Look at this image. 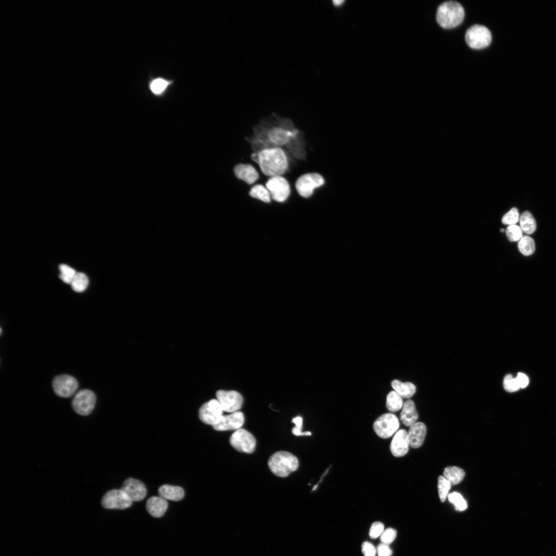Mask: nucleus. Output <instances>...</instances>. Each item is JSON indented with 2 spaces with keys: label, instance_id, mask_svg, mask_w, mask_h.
I'll return each instance as SVG.
<instances>
[{
  "label": "nucleus",
  "instance_id": "nucleus-1",
  "mask_svg": "<svg viewBox=\"0 0 556 556\" xmlns=\"http://www.w3.org/2000/svg\"><path fill=\"white\" fill-rule=\"evenodd\" d=\"M256 161L262 172L272 177L283 175L288 168L287 157L279 147L262 150L258 154Z\"/></svg>",
  "mask_w": 556,
  "mask_h": 556
},
{
  "label": "nucleus",
  "instance_id": "nucleus-2",
  "mask_svg": "<svg viewBox=\"0 0 556 556\" xmlns=\"http://www.w3.org/2000/svg\"><path fill=\"white\" fill-rule=\"evenodd\" d=\"M464 18V9L456 2H446L438 8L437 22L444 29H450L458 27L463 23Z\"/></svg>",
  "mask_w": 556,
  "mask_h": 556
},
{
  "label": "nucleus",
  "instance_id": "nucleus-3",
  "mask_svg": "<svg viewBox=\"0 0 556 556\" xmlns=\"http://www.w3.org/2000/svg\"><path fill=\"white\" fill-rule=\"evenodd\" d=\"M269 467L275 475L286 477L299 467L298 458L292 454L280 451L272 455L269 461Z\"/></svg>",
  "mask_w": 556,
  "mask_h": 556
},
{
  "label": "nucleus",
  "instance_id": "nucleus-4",
  "mask_svg": "<svg viewBox=\"0 0 556 556\" xmlns=\"http://www.w3.org/2000/svg\"><path fill=\"white\" fill-rule=\"evenodd\" d=\"M465 40L468 46L472 49L480 50L488 47L492 41L490 31L486 27L474 25L466 32Z\"/></svg>",
  "mask_w": 556,
  "mask_h": 556
},
{
  "label": "nucleus",
  "instance_id": "nucleus-5",
  "mask_svg": "<svg viewBox=\"0 0 556 556\" xmlns=\"http://www.w3.org/2000/svg\"><path fill=\"white\" fill-rule=\"evenodd\" d=\"M324 183L323 177L318 173H308L303 175L297 180L296 189L299 195L308 198L313 194L314 190Z\"/></svg>",
  "mask_w": 556,
  "mask_h": 556
},
{
  "label": "nucleus",
  "instance_id": "nucleus-6",
  "mask_svg": "<svg viewBox=\"0 0 556 556\" xmlns=\"http://www.w3.org/2000/svg\"><path fill=\"white\" fill-rule=\"evenodd\" d=\"M400 423L394 414L387 413L381 415L375 422L374 430L377 435L384 439L392 437L398 432Z\"/></svg>",
  "mask_w": 556,
  "mask_h": 556
},
{
  "label": "nucleus",
  "instance_id": "nucleus-7",
  "mask_svg": "<svg viewBox=\"0 0 556 556\" xmlns=\"http://www.w3.org/2000/svg\"><path fill=\"white\" fill-rule=\"evenodd\" d=\"M97 398L94 393L89 390L80 391L72 402L73 410L81 416H88L93 411Z\"/></svg>",
  "mask_w": 556,
  "mask_h": 556
},
{
  "label": "nucleus",
  "instance_id": "nucleus-8",
  "mask_svg": "<svg viewBox=\"0 0 556 556\" xmlns=\"http://www.w3.org/2000/svg\"><path fill=\"white\" fill-rule=\"evenodd\" d=\"M230 444L238 451L247 454L253 453L256 447L254 436L243 429H239L233 433L230 438Z\"/></svg>",
  "mask_w": 556,
  "mask_h": 556
},
{
  "label": "nucleus",
  "instance_id": "nucleus-9",
  "mask_svg": "<svg viewBox=\"0 0 556 556\" xmlns=\"http://www.w3.org/2000/svg\"><path fill=\"white\" fill-rule=\"evenodd\" d=\"M266 187L273 200L279 203L285 202L291 193L287 180L281 176L271 178L266 183Z\"/></svg>",
  "mask_w": 556,
  "mask_h": 556
},
{
  "label": "nucleus",
  "instance_id": "nucleus-10",
  "mask_svg": "<svg viewBox=\"0 0 556 556\" xmlns=\"http://www.w3.org/2000/svg\"><path fill=\"white\" fill-rule=\"evenodd\" d=\"M223 412L218 400L213 399L201 407L199 410V417L203 423L213 427L221 422L224 416Z\"/></svg>",
  "mask_w": 556,
  "mask_h": 556
},
{
  "label": "nucleus",
  "instance_id": "nucleus-11",
  "mask_svg": "<svg viewBox=\"0 0 556 556\" xmlns=\"http://www.w3.org/2000/svg\"><path fill=\"white\" fill-rule=\"evenodd\" d=\"M102 506L108 509H125L130 507L132 501L121 489H114L108 491L102 500Z\"/></svg>",
  "mask_w": 556,
  "mask_h": 556
},
{
  "label": "nucleus",
  "instance_id": "nucleus-12",
  "mask_svg": "<svg viewBox=\"0 0 556 556\" xmlns=\"http://www.w3.org/2000/svg\"><path fill=\"white\" fill-rule=\"evenodd\" d=\"M216 396L224 412L227 413L238 412L244 401L242 395L235 391L220 390L217 392Z\"/></svg>",
  "mask_w": 556,
  "mask_h": 556
},
{
  "label": "nucleus",
  "instance_id": "nucleus-13",
  "mask_svg": "<svg viewBox=\"0 0 556 556\" xmlns=\"http://www.w3.org/2000/svg\"><path fill=\"white\" fill-rule=\"evenodd\" d=\"M52 387L57 396L62 398H70L74 395L78 390L79 384L74 377L63 375L54 379Z\"/></svg>",
  "mask_w": 556,
  "mask_h": 556
},
{
  "label": "nucleus",
  "instance_id": "nucleus-14",
  "mask_svg": "<svg viewBox=\"0 0 556 556\" xmlns=\"http://www.w3.org/2000/svg\"><path fill=\"white\" fill-rule=\"evenodd\" d=\"M121 489L132 502L143 500L147 494V490L144 484L140 481L132 478L127 479L123 483Z\"/></svg>",
  "mask_w": 556,
  "mask_h": 556
},
{
  "label": "nucleus",
  "instance_id": "nucleus-15",
  "mask_svg": "<svg viewBox=\"0 0 556 556\" xmlns=\"http://www.w3.org/2000/svg\"><path fill=\"white\" fill-rule=\"evenodd\" d=\"M245 421L243 413L237 412L231 415L224 416L221 422L213 426L217 431H227L238 430L241 429Z\"/></svg>",
  "mask_w": 556,
  "mask_h": 556
},
{
  "label": "nucleus",
  "instance_id": "nucleus-16",
  "mask_svg": "<svg viewBox=\"0 0 556 556\" xmlns=\"http://www.w3.org/2000/svg\"><path fill=\"white\" fill-rule=\"evenodd\" d=\"M410 446L408 433L406 430L401 429L394 436L390 449L395 457H401L408 453Z\"/></svg>",
  "mask_w": 556,
  "mask_h": 556
},
{
  "label": "nucleus",
  "instance_id": "nucleus-17",
  "mask_svg": "<svg viewBox=\"0 0 556 556\" xmlns=\"http://www.w3.org/2000/svg\"><path fill=\"white\" fill-rule=\"evenodd\" d=\"M236 176L248 184L255 183L259 178L256 168L250 164L240 163L234 168Z\"/></svg>",
  "mask_w": 556,
  "mask_h": 556
},
{
  "label": "nucleus",
  "instance_id": "nucleus-18",
  "mask_svg": "<svg viewBox=\"0 0 556 556\" xmlns=\"http://www.w3.org/2000/svg\"><path fill=\"white\" fill-rule=\"evenodd\" d=\"M426 433V427L422 423H417L411 427L408 432L410 446L414 449L421 447L424 443Z\"/></svg>",
  "mask_w": 556,
  "mask_h": 556
},
{
  "label": "nucleus",
  "instance_id": "nucleus-19",
  "mask_svg": "<svg viewBox=\"0 0 556 556\" xmlns=\"http://www.w3.org/2000/svg\"><path fill=\"white\" fill-rule=\"evenodd\" d=\"M147 512L153 517H160L164 515L168 508L166 500L161 496L150 497L146 504Z\"/></svg>",
  "mask_w": 556,
  "mask_h": 556
},
{
  "label": "nucleus",
  "instance_id": "nucleus-20",
  "mask_svg": "<svg viewBox=\"0 0 556 556\" xmlns=\"http://www.w3.org/2000/svg\"><path fill=\"white\" fill-rule=\"evenodd\" d=\"M402 409L400 419L404 425L411 427L417 423L419 415L413 401H406Z\"/></svg>",
  "mask_w": 556,
  "mask_h": 556
},
{
  "label": "nucleus",
  "instance_id": "nucleus-21",
  "mask_svg": "<svg viewBox=\"0 0 556 556\" xmlns=\"http://www.w3.org/2000/svg\"><path fill=\"white\" fill-rule=\"evenodd\" d=\"M158 493L161 497L173 501H179L184 496L183 488L169 485L161 486L158 490Z\"/></svg>",
  "mask_w": 556,
  "mask_h": 556
},
{
  "label": "nucleus",
  "instance_id": "nucleus-22",
  "mask_svg": "<svg viewBox=\"0 0 556 556\" xmlns=\"http://www.w3.org/2000/svg\"><path fill=\"white\" fill-rule=\"evenodd\" d=\"M392 387L403 398L410 399L416 393V388L414 385L410 382H402L401 381L395 380L391 384Z\"/></svg>",
  "mask_w": 556,
  "mask_h": 556
},
{
  "label": "nucleus",
  "instance_id": "nucleus-23",
  "mask_svg": "<svg viewBox=\"0 0 556 556\" xmlns=\"http://www.w3.org/2000/svg\"><path fill=\"white\" fill-rule=\"evenodd\" d=\"M519 222L520 227L525 234L530 235L535 232L536 229V221L529 212H524L520 216Z\"/></svg>",
  "mask_w": 556,
  "mask_h": 556
},
{
  "label": "nucleus",
  "instance_id": "nucleus-24",
  "mask_svg": "<svg viewBox=\"0 0 556 556\" xmlns=\"http://www.w3.org/2000/svg\"><path fill=\"white\" fill-rule=\"evenodd\" d=\"M444 476L450 482L452 485H456L464 480L465 472L462 469L457 467H448L444 471Z\"/></svg>",
  "mask_w": 556,
  "mask_h": 556
},
{
  "label": "nucleus",
  "instance_id": "nucleus-25",
  "mask_svg": "<svg viewBox=\"0 0 556 556\" xmlns=\"http://www.w3.org/2000/svg\"><path fill=\"white\" fill-rule=\"evenodd\" d=\"M404 404L403 398L396 392L391 391L387 398V407L389 411L396 413L401 410Z\"/></svg>",
  "mask_w": 556,
  "mask_h": 556
},
{
  "label": "nucleus",
  "instance_id": "nucleus-26",
  "mask_svg": "<svg viewBox=\"0 0 556 556\" xmlns=\"http://www.w3.org/2000/svg\"><path fill=\"white\" fill-rule=\"evenodd\" d=\"M250 196L264 203H269L271 201V194L267 189L262 184H257L253 187L249 193Z\"/></svg>",
  "mask_w": 556,
  "mask_h": 556
},
{
  "label": "nucleus",
  "instance_id": "nucleus-27",
  "mask_svg": "<svg viewBox=\"0 0 556 556\" xmlns=\"http://www.w3.org/2000/svg\"><path fill=\"white\" fill-rule=\"evenodd\" d=\"M289 132V131L284 129L275 128L269 133V137L274 143L278 145H283L289 141L290 137Z\"/></svg>",
  "mask_w": 556,
  "mask_h": 556
},
{
  "label": "nucleus",
  "instance_id": "nucleus-28",
  "mask_svg": "<svg viewBox=\"0 0 556 556\" xmlns=\"http://www.w3.org/2000/svg\"><path fill=\"white\" fill-rule=\"evenodd\" d=\"M518 248L520 253L525 256L532 255L535 249L533 239L528 236H524L518 242Z\"/></svg>",
  "mask_w": 556,
  "mask_h": 556
},
{
  "label": "nucleus",
  "instance_id": "nucleus-29",
  "mask_svg": "<svg viewBox=\"0 0 556 556\" xmlns=\"http://www.w3.org/2000/svg\"><path fill=\"white\" fill-rule=\"evenodd\" d=\"M89 285V279L86 275L82 273H77L71 285L76 292L81 293L86 290Z\"/></svg>",
  "mask_w": 556,
  "mask_h": 556
},
{
  "label": "nucleus",
  "instance_id": "nucleus-30",
  "mask_svg": "<svg viewBox=\"0 0 556 556\" xmlns=\"http://www.w3.org/2000/svg\"><path fill=\"white\" fill-rule=\"evenodd\" d=\"M452 484L444 476H439L438 480V489L440 501L444 503L451 489Z\"/></svg>",
  "mask_w": 556,
  "mask_h": 556
},
{
  "label": "nucleus",
  "instance_id": "nucleus-31",
  "mask_svg": "<svg viewBox=\"0 0 556 556\" xmlns=\"http://www.w3.org/2000/svg\"><path fill=\"white\" fill-rule=\"evenodd\" d=\"M60 270L61 272L60 277L61 280L67 284H71L77 272L73 269L65 264H61L60 266Z\"/></svg>",
  "mask_w": 556,
  "mask_h": 556
},
{
  "label": "nucleus",
  "instance_id": "nucleus-32",
  "mask_svg": "<svg viewBox=\"0 0 556 556\" xmlns=\"http://www.w3.org/2000/svg\"><path fill=\"white\" fill-rule=\"evenodd\" d=\"M449 501L453 503L457 510L464 511L467 508L466 501L459 493L454 492L448 495Z\"/></svg>",
  "mask_w": 556,
  "mask_h": 556
},
{
  "label": "nucleus",
  "instance_id": "nucleus-33",
  "mask_svg": "<svg viewBox=\"0 0 556 556\" xmlns=\"http://www.w3.org/2000/svg\"><path fill=\"white\" fill-rule=\"evenodd\" d=\"M506 235L510 242L519 241L523 236L521 227L516 225L509 226L506 230Z\"/></svg>",
  "mask_w": 556,
  "mask_h": 556
},
{
  "label": "nucleus",
  "instance_id": "nucleus-34",
  "mask_svg": "<svg viewBox=\"0 0 556 556\" xmlns=\"http://www.w3.org/2000/svg\"><path fill=\"white\" fill-rule=\"evenodd\" d=\"M520 214L517 209L513 208L505 214L502 218V223L509 226L515 225L520 220Z\"/></svg>",
  "mask_w": 556,
  "mask_h": 556
},
{
  "label": "nucleus",
  "instance_id": "nucleus-35",
  "mask_svg": "<svg viewBox=\"0 0 556 556\" xmlns=\"http://www.w3.org/2000/svg\"><path fill=\"white\" fill-rule=\"evenodd\" d=\"M169 85V82L163 79H157L152 81L150 88L153 93L160 94L163 92Z\"/></svg>",
  "mask_w": 556,
  "mask_h": 556
},
{
  "label": "nucleus",
  "instance_id": "nucleus-36",
  "mask_svg": "<svg viewBox=\"0 0 556 556\" xmlns=\"http://www.w3.org/2000/svg\"><path fill=\"white\" fill-rule=\"evenodd\" d=\"M504 389L508 392L512 393L518 391L520 387L516 378L511 375L506 376L503 381Z\"/></svg>",
  "mask_w": 556,
  "mask_h": 556
},
{
  "label": "nucleus",
  "instance_id": "nucleus-37",
  "mask_svg": "<svg viewBox=\"0 0 556 556\" xmlns=\"http://www.w3.org/2000/svg\"><path fill=\"white\" fill-rule=\"evenodd\" d=\"M397 532L396 530L392 528H389L385 530L380 536L382 543L390 545L392 544L397 537Z\"/></svg>",
  "mask_w": 556,
  "mask_h": 556
},
{
  "label": "nucleus",
  "instance_id": "nucleus-38",
  "mask_svg": "<svg viewBox=\"0 0 556 556\" xmlns=\"http://www.w3.org/2000/svg\"><path fill=\"white\" fill-rule=\"evenodd\" d=\"M385 530V525L382 523L380 522H375L370 527L369 536L373 539H377L381 536Z\"/></svg>",
  "mask_w": 556,
  "mask_h": 556
},
{
  "label": "nucleus",
  "instance_id": "nucleus-39",
  "mask_svg": "<svg viewBox=\"0 0 556 556\" xmlns=\"http://www.w3.org/2000/svg\"><path fill=\"white\" fill-rule=\"evenodd\" d=\"M302 422L303 420L301 417H297L293 419L292 423L295 424L296 427L293 429L292 433L296 436H311L312 433L310 432H302Z\"/></svg>",
  "mask_w": 556,
  "mask_h": 556
},
{
  "label": "nucleus",
  "instance_id": "nucleus-40",
  "mask_svg": "<svg viewBox=\"0 0 556 556\" xmlns=\"http://www.w3.org/2000/svg\"><path fill=\"white\" fill-rule=\"evenodd\" d=\"M361 548L365 556H376L377 553V548L374 544L369 542H363Z\"/></svg>",
  "mask_w": 556,
  "mask_h": 556
},
{
  "label": "nucleus",
  "instance_id": "nucleus-41",
  "mask_svg": "<svg viewBox=\"0 0 556 556\" xmlns=\"http://www.w3.org/2000/svg\"><path fill=\"white\" fill-rule=\"evenodd\" d=\"M377 549L378 556H392L393 554V551L389 545L383 543L379 544Z\"/></svg>",
  "mask_w": 556,
  "mask_h": 556
},
{
  "label": "nucleus",
  "instance_id": "nucleus-42",
  "mask_svg": "<svg viewBox=\"0 0 556 556\" xmlns=\"http://www.w3.org/2000/svg\"><path fill=\"white\" fill-rule=\"evenodd\" d=\"M516 379L520 388H525L528 386L529 380L528 377L522 373H519Z\"/></svg>",
  "mask_w": 556,
  "mask_h": 556
},
{
  "label": "nucleus",
  "instance_id": "nucleus-43",
  "mask_svg": "<svg viewBox=\"0 0 556 556\" xmlns=\"http://www.w3.org/2000/svg\"><path fill=\"white\" fill-rule=\"evenodd\" d=\"M317 487H318V485H316V486H315L314 487V488L313 489V490H316V488H317Z\"/></svg>",
  "mask_w": 556,
  "mask_h": 556
},
{
  "label": "nucleus",
  "instance_id": "nucleus-44",
  "mask_svg": "<svg viewBox=\"0 0 556 556\" xmlns=\"http://www.w3.org/2000/svg\"><path fill=\"white\" fill-rule=\"evenodd\" d=\"M504 232V230L503 229H501V232H502H502Z\"/></svg>",
  "mask_w": 556,
  "mask_h": 556
}]
</instances>
